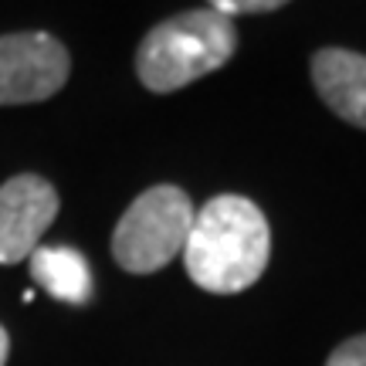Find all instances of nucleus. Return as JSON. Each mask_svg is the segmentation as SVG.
<instances>
[{
  "instance_id": "7",
  "label": "nucleus",
  "mask_w": 366,
  "mask_h": 366,
  "mask_svg": "<svg viewBox=\"0 0 366 366\" xmlns=\"http://www.w3.org/2000/svg\"><path fill=\"white\" fill-rule=\"evenodd\" d=\"M31 278L51 299L68 305H85L92 299V268L75 248H34Z\"/></svg>"
},
{
  "instance_id": "4",
  "label": "nucleus",
  "mask_w": 366,
  "mask_h": 366,
  "mask_svg": "<svg viewBox=\"0 0 366 366\" xmlns=\"http://www.w3.org/2000/svg\"><path fill=\"white\" fill-rule=\"evenodd\" d=\"M71 58L44 31L0 34V105L44 102L65 89Z\"/></svg>"
},
{
  "instance_id": "5",
  "label": "nucleus",
  "mask_w": 366,
  "mask_h": 366,
  "mask_svg": "<svg viewBox=\"0 0 366 366\" xmlns=\"http://www.w3.org/2000/svg\"><path fill=\"white\" fill-rule=\"evenodd\" d=\"M58 214V194L44 177L21 173L0 187V264L31 258Z\"/></svg>"
},
{
  "instance_id": "2",
  "label": "nucleus",
  "mask_w": 366,
  "mask_h": 366,
  "mask_svg": "<svg viewBox=\"0 0 366 366\" xmlns=\"http://www.w3.org/2000/svg\"><path fill=\"white\" fill-rule=\"evenodd\" d=\"M237 27L231 17L200 7L157 24L136 51V75L149 92L167 95L231 61Z\"/></svg>"
},
{
  "instance_id": "10",
  "label": "nucleus",
  "mask_w": 366,
  "mask_h": 366,
  "mask_svg": "<svg viewBox=\"0 0 366 366\" xmlns=\"http://www.w3.org/2000/svg\"><path fill=\"white\" fill-rule=\"evenodd\" d=\"M7 353H11V336H7V329L0 326V366L7 363Z\"/></svg>"
},
{
  "instance_id": "3",
  "label": "nucleus",
  "mask_w": 366,
  "mask_h": 366,
  "mask_svg": "<svg viewBox=\"0 0 366 366\" xmlns=\"http://www.w3.org/2000/svg\"><path fill=\"white\" fill-rule=\"evenodd\" d=\"M194 224V204L173 183L149 187L119 217L112 234V258L132 274H153L183 254Z\"/></svg>"
},
{
  "instance_id": "1",
  "label": "nucleus",
  "mask_w": 366,
  "mask_h": 366,
  "mask_svg": "<svg viewBox=\"0 0 366 366\" xmlns=\"http://www.w3.org/2000/svg\"><path fill=\"white\" fill-rule=\"evenodd\" d=\"M272 231L262 207L237 194L207 200L194 214L183 244V264L204 292L234 295L251 288L268 268Z\"/></svg>"
},
{
  "instance_id": "6",
  "label": "nucleus",
  "mask_w": 366,
  "mask_h": 366,
  "mask_svg": "<svg viewBox=\"0 0 366 366\" xmlns=\"http://www.w3.org/2000/svg\"><path fill=\"white\" fill-rule=\"evenodd\" d=\"M312 85L319 99L346 119L366 129V54L346 48H322L312 54Z\"/></svg>"
},
{
  "instance_id": "8",
  "label": "nucleus",
  "mask_w": 366,
  "mask_h": 366,
  "mask_svg": "<svg viewBox=\"0 0 366 366\" xmlns=\"http://www.w3.org/2000/svg\"><path fill=\"white\" fill-rule=\"evenodd\" d=\"M288 0H210V11L224 14V17H241V14H268L285 7Z\"/></svg>"
},
{
  "instance_id": "9",
  "label": "nucleus",
  "mask_w": 366,
  "mask_h": 366,
  "mask_svg": "<svg viewBox=\"0 0 366 366\" xmlns=\"http://www.w3.org/2000/svg\"><path fill=\"white\" fill-rule=\"evenodd\" d=\"M326 366H366V336H353L342 346H336Z\"/></svg>"
}]
</instances>
